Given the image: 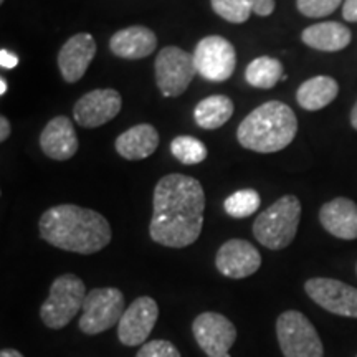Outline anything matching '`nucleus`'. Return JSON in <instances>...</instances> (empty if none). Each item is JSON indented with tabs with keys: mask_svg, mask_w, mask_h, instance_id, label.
I'll list each match as a JSON object with an SVG mask.
<instances>
[{
	"mask_svg": "<svg viewBox=\"0 0 357 357\" xmlns=\"http://www.w3.org/2000/svg\"><path fill=\"white\" fill-rule=\"evenodd\" d=\"M245 2L252 7V12L260 17L271 15L275 10V0H245Z\"/></svg>",
	"mask_w": 357,
	"mask_h": 357,
	"instance_id": "c85d7f7f",
	"label": "nucleus"
},
{
	"mask_svg": "<svg viewBox=\"0 0 357 357\" xmlns=\"http://www.w3.org/2000/svg\"><path fill=\"white\" fill-rule=\"evenodd\" d=\"M155 47H158V38L153 30L137 25L119 30L109 40L111 52L124 60H141L149 56Z\"/></svg>",
	"mask_w": 357,
	"mask_h": 357,
	"instance_id": "a211bd4d",
	"label": "nucleus"
},
{
	"mask_svg": "<svg viewBox=\"0 0 357 357\" xmlns=\"http://www.w3.org/2000/svg\"><path fill=\"white\" fill-rule=\"evenodd\" d=\"M197 68L194 55L178 47H166L155 58V83L166 98L181 96L189 88Z\"/></svg>",
	"mask_w": 357,
	"mask_h": 357,
	"instance_id": "6e6552de",
	"label": "nucleus"
},
{
	"mask_svg": "<svg viewBox=\"0 0 357 357\" xmlns=\"http://www.w3.org/2000/svg\"><path fill=\"white\" fill-rule=\"evenodd\" d=\"M42 151L50 159H71L78 151V137L73 124L66 116H56L43 128L40 136Z\"/></svg>",
	"mask_w": 357,
	"mask_h": 357,
	"instance_id": "dca6fc26",
	"label": "nucleus"
},
{
	"mask_svg": "<svg viewBox=\"0 0 357 357\" xmlns=\"http://www.w3.org/2000/svg\"><path fill=\"white\" fill-rule=\"evenodd\" d=\"M300 217V200L296 195H284L257 217L253 223V235L263 247L283 250L296 236Z\"/></svg>",
	"mask_w": 357,
	"mask_h": 357,
	"instance_id": "20e7f679",
	"label": "nucleus"
},
{
	"mask_svg": "<svg viewBox=\"0 0 357 357\" xmlns=\"http://www.w3.org/2000/svg\"><path fill=\"white\" fill-rule=\"evenodd\" d=\"M79 329L84 334H100L119 324L124 311V294L118 288H95L86 294Z\"/></svg>",
	"mask_w": 357,
	"mask_h": 357,
	"instance_id": "0eeeda50",
	"label": "nucleus"
},
{
	"mask_svg": "<svg viewBox=\"0 0 357 357\" xmlns=\"http://www.w3.org/2000/svg\"><path fill=\"white\" fill-rule=\"evenodd\" d=\"M319 222L326 231L341 240L357 238V204L351 199L337 197L324 204L319 211Z\"/></svg>",
	"mask_w": 357,
	"mask_h": 357,
	"instance_id": "f3484780",
	"label": "nucleus"
},
{
	"mask_svg": "<svg viewBox=\"0 0 357 357\" xmlns=\"http://www.w3.org/2000/svg\"><path fill=\"white\" fill-rule=\"evenodd\" d=\"M45 242L66 252L91 255L111 242L108 220L91 208L73 204L55 205L38 222Z\"/></svg>",
	"mask_w": 357,
	"mask_h": 357,
	"instance_id": "f03ea898",
	"label": "nucleus"
},
{
	"mask_svg": "<svg viewBox=\"0 0 357 357\" xmlns=\"http://www.w3.org/2000/svg\"><path fill=\"white\" fill-rule=\"evenodd\" d=\"M339 93V84L331 77H314L306 79L298 88L296 100L306 111H318L326 108L336 100Z\"/></svg>",
	"mask_w": 357,
	"mask_h": 357,
	"instance_id": "412c9836",
	"label": "nucleus"
},
{
	"mask_svg": "<svg viewBox=\"0 0 357 357\" xmlns=\"http://www.w3.org/2000/svg\"><path fill=\"white\" fill-rule=\"evenodd\" d=\"M260 204L261 199L257 190L243 189L236 190L230 195V197H227L225 202H223V208H225V212L229 213L230 217L247 218L258 211Z\"/></svg>",
	"mask_w": 357,
	"mask_h": 357,
	"instance_id": "393cba45",
	"label": "nucleus"
},
{
	"mask_svg": "<svg viewBox=\"0 0 357 357\" xmlns=\"http://www.w3.org/2000/svg\"><path fill=\"white\" fill-rule=\"evenodd\" d=\"M86 288L77 275H61L53 281L50 294L40 310V318L50 329H61L83 310L86 300Z\"/></svg>",
	"mask_w": 357,
	"mask_h": 357,
	"instance_id": "39448f33",
	"label": "nucleus"
},
{
	"mask_svg": "<svg viewBox=\"0 0 357 357\" xmlns=\"http://www.w3.org/2000/svg\"><path fill=\"white\" fill-rule=\"evenodd\" d=\"M356 357H357V356H356Z\"/></svg>",
	"mask_w": 357,
	"mask_h": 357,
	"instance_id": "4c0bfd02",
	"label": "nucleus"
},
{
	"mask_svg": "<svg viewBox=\"0 0 357 357\" xmlns=\"http://www.w3.org/2000/svg\"><path fill=\"white\" fill-rule=\"evenodd\" d=\"M296 132L298 119L294 111L281 101H268L240 123L236 139L245 149L270 154L291 144Z\"/></svg>",
	"mask_w": 357,
	"mask_h": 357,
	"instance_id": "7ed1b4c3",
	"label": "nucleus"
},
{
	"mask_svg": "<svg viewBox=\"0 0 357 357\" xmlns=\"http://www.w3.org/2000/svg\"><path fill=\"white\" fill-rule=\"evenodd\" d=\"M342 0H296L298 10L310 19H321L331 15L341 6Z\"/></svg>",
	"mask_w": 357,
	"mask_h": 357,
	"instance_id": "bb28decb",
	"label": "nucleus"
},
{
	"mask_svg": "<svg viewBox=\"0 0 357 357\" xmlns=\"http://www.w3.org/2000/svg\"><path fill=\"white\" fill-rule=\"evenodd\" d=\"M0 357H24V356H22L20 352L15 349H2V352H0Z\"/></svg>",
	"mask_w": 357,
	"mask_h": 357,
	"instance_id": "473e14b6",
	"label": "nucleus"
},
{
	"mask_svg": "<svg viewBox=\"0 0 357 357\" xmlns=\"http://www.w3.org/2000/svg\"><path fill=\"white\" fill-rule=\"evenodd\" d=\"M211 2L213 12L231 24H243L252 13V7L245 0H211Z\"/></svg>",
	"mask_w": 357,
	"mask_h": 357,
	"instance_id": "a878e982",
	"label": "nucleus"
},
{
	"mask_svg": "<svg viewBox=\"0 0 357 357\" xmlns=\"http://www.w3.org/2000/svg\"><path fill=\"white\" fill-rule=\"evenodd\" d=\"M159 316V307L153 298L141 296L126 307L118 324V337L124 346L146 344V339L153 333Z\"/></svg>",
	"mask_w": 357,
	"mask_h": 357,
	"instance_id": "f8f14e48",
	"label": "nucleus"
},
{
	"mask_svg": "<svg viewBox=\"0 0 357 357\" xmlns=\"http://www.w3.org/2000/svg\"><path fill=\"white\" fill-rule=\"evenodd\" d=\"M215 265L227 278L242 280L257 273L261 266V255L247 240L231 238L218 248Z\"/></svg>",
	"mask_w": 357,
	"mask_h": 357,
	"instance_id": "4468645a",
	"label": "nucleus"
},
{
	"mask_svg": "<svg viewBox=\"0 0 357 357\" xmlns=\"http://www.w3.org/2000/svg\"><path fill=\"white\" fill-rule=\"evenodd\" d=\"M17 63H19L17 55H13L12 52L6 50V48L0 50V65H2V68H15Z\"/></svg>",
	"mask_w": 357,
	"mask_h": 357,
	"instance_id": "c756f323",
	"label": "nucleus"
},
{
	"mask_svg": "<svg viewBox=\"0 0 357 357\" xmlns=\"http://www.w3.org/2000/svg\"><path fill=\"white\" fill-rule=\"evenodd\" d=\"M136 357H181V354H178L177 347L172 342L155 339V341L142 344Z\"/></svg>",
	"mask_w": 357,
	"mask_h": 357,
	"instance_id": "cd10ccee",
	"label": "nucleus"
},
{
	"mask_svg": "<svg viewBox=\"0 0 357 357\" xmlns=\"http://www.w3.org/2000/svg\"><path fill=\"white\" fill-rule=\"evenodd\" d=\"M305 289L323 310L357 319V288L333 278H311L306 281Z\"/></svg>",
	"mask_w": 357,
	"mask_h": 357,
	"instance_id": "9b49d317",
	"label": "nucleus"
},
{
	"mask_svg": "<svg viewBox=\"0 0 357 357\" xmlns=\"http://www.w3.org/2000/svg\"><path fill=\"white\" fill-rule=\"evenodd\" d=\"M171 153L185 166H195V164L204 162L207 158V147L197 137L177 136L171 142Z\"/></svg>",
	"mask_w": 357,
	"mask_h": 357,
	"instance_id": "b1692460",
	"label": "nucleus"
},
{
	"mask_svg": "<svg viewBox=\"0 0 357 357\" xmlns=\"http://www.w3.org/2000/svg\"><path fill=\"white\" fill-rule=\"evenodd\" d=\"M245 79L253 88L270 89L280 79H284L283 65L276 58L258 56L245 70Z\"/></svg>",
	"mask_w": 357,
	"mask_h": 357,
	"instance_id": "5701e85b",
	"label": "nucleus"
},
{
	"mask_svg": "<svg viewBox=\"0 0 357 357\" xmlns=\"http://www.w3.org/2000/svg\"><path fill=\"white\" fill-rule=\"evenodd\" d=\"M351 124H352V128L357 129V102H356L354 108H352V111H351Z\"/></svg>",
	"mask_w": 357,
	"mask_h": 357,
	"instance_id": "72a5a7b5",
	"label": "nucleus"
},
{
	"mask_svg": "<svg viewBox=\"0 0 357 357\" xmlns=\"http://www.w3.org/2000/svg\"><path fill=\"white\" fill-rule=\"evenodd\" d=\"M197 75L211 82H225L234 75L236 53L234 45L220 35H211L200 40L194 52Z\"/></svg>",
	"mask_w": 357,
	"mask_h": 357,
	"instance_id": "1a4fd4ad",
	"label": "nucleus"
},
{
	"mask_svg": "<svg viewBox=\"0 0 357 357\" xmlns=\"http://www.w3.org/2000/svg\"><path fill=\"white\" fill-rule=\"evenodd\" d=\"M149 235L155 243L184 248L197 242L204 227L205 194L197 178L169 174L154 189Z\"/></svg>",
	"mask_w": 357,
	"mask_h": 357,
	"instance_id": "f257e3e1",
	"label": "nucleus"
},
{
	"mask_svg": "<svg viewBox=\"0 0 357 357\" xmlns=\"http://www.w3.org/2000/svg\"><path fill=\"white\" fill-rule=\"evenodd\" d=\"M7 93V82L6 79H0V95H6Z\"/></svg>",
	"mask_w": 357,
	"mask_h": 357,
	"instance_id": "f704fd0d",
	"label": "nucleus"
},
{
	"mask_svg": "<svg viewBox=\"0 0 357 357\" xmlns=\"http://www.w3.org/2000/svg\"><path fill=\"white\" fill-rule=\"evenodd\" d=\"M96 55V42L89 33L73 35L58 53V68L66 83H77Z\"/></svg>",
	"mask_w": 357,
	"mask_h": 357,
	"instance_id": "2eb2a0df",
	"label": "nucleus"
},
{
	"mask_svg": "<svg viewBox=\"0 0 357 357\" xmlns=\"http://www.w3.org/2000/svg\"><path fill=\"white\" fill-rule=\"evenodd\" d=\"M351 30L339 22H323L303 30L301 40L307 47L321 52L344 50L351 43Z\"/></svg>",
	"mask_w": 357,
	"mask_h": 357,
	"instance_id": "aec40b11",
	"label": "nucleus"
},
{
	"mask_svg": "<svg viewBox=\"0 0 357 357\" xmlns=\"http://www.w3.org/2000/svg\"><path fill=\"white\" fill-rule=\"evenodd\" d=\"M0 2H3V0H0Z\"/></svg>",
	"mask_w": 357,
	"mask_h": 357,
	"instance_id": "c9c22d12",
	"label": "nucleus"
},
{
	"mask_svg": "<svg viewBox=\"0 0 357 357\" xmlns=\"http://www.w3.org/2000/svg\"><path fill=\"white\" fill-rule=\"evenodd\" d=\"M356 270H357V266H356Z\"/></svg>",
	"mask_w": 357,
	"mask_h": 357,
	"instance_id": "e433bc0d",
	"label": "nucleus"
},
{
	"mask_svg": "<svg viewBox=\"0 0 357 357\" xmlns=\"http://www.w3.org/2000/svg\"><path fill=\"white\" fill-rule=\"evenodd\" d=\"M195 341L208 357H230V349L236 339V328L220 312H202L192 324Z\"/></svg>",
	"mask_w": 357,
	"mask_h": 357,
	"instance_id": "9d476101",
	"label": "nucleus"
},
{
	"mask_svg": "<svg viewBox=\"0 0 357 357\" xmlns=\"http://www.w3.org/2000/svg\"><path fill=\"white\" fill-rule=\"evenodd\" d=\"M121 95L116 89H93L79 98L75 105V121L83 128H100L119 114Z\"/></svg>",
	"mask_w": 357,
	"mask_h": 357,
	"instance_id": "ddd939ff",
	"label": "nucleus"
},
{
	"mask_svg": "<svg viewBox=\"0 0 357 357\" xmlns=\"http://www.w3.org/2000/svg\"><path fill=\"white\" fill-rule=\"evenodd\" d=\"M276 337L284 357H323L324 347L311 321L300 311H284L276 319Z\"/></svg>",
	"mask_w": 357,
	"mask_h": 357,
	"instance_id": "423d86ee",
	"label": "nucleus"
},
{
	"mask_svg": "<svg viewBox=\"0 0 357 357\" xmlns=\"http://www.w3.org/2000/svg\"><path fill=\"white\" fill-rule=\"evenodd\" d=\"M114 146L121 158L141 160L155 153L159 146V134L151 124H137L118 136Z\"/></svg>",
	"mask_w": 357,
	"mask_h": 357,
	"instance_id": "6ab92c4d",
	"label": "nucleus"
},
{
	"mask_svg": "<svg viewBox=\"0 0 357 357\" xmlns=\"http://www.w3.org/2000/svg\"><path fill=\"white\" fill-rule=\"evenodd\" d=\"M342 17L347 22H357V0H346L342 6Z\"/></svg>",
	"mask_w": 357,
	"mask_h": 357,
	"instance_id": "7c9ffc66",
	"label": "nucleus"
},
{
	"mask_svg": "<svg viewBox=\"0 0 357 357\" xmlns=\"http://www.w3.org/2000/svg\"><path fill=\"white\" fill-rule=\"evenodd\" d=\"M234 101L229 96L213 95L205 98L195 106L194 119L199 128L217 129L222 128L234 114Z\"/></svg>",
	"mask_w": 357,
	"mask_h": 357,
	"instance_id": "4be33fe9",
	"label": "nucleus"
},
{
	"mask_svg": "<svg viewBox=\"0 0 357 357\" xmlns=\"http://www.w3.org/2000/svg\"><path fill=\"white\" fill-rule=\"evenodd\" d=\"M10 136V121L2 116L0 118V141H7V137Z\"/></svg>",
	"mask_w": 357,
	"mask_h": 357,
	"instance_id": "2f4dec72",
	"label": "nucleus"
}]
</instances>
